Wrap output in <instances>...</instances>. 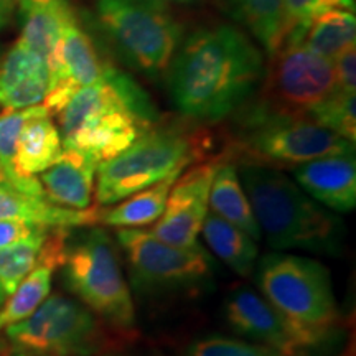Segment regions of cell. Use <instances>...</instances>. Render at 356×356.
<instances>
[{"label":"cell","instance_id":"3957f363","mask_svg":"<svg viewBox=\"0 0 356 356\" xmlns=\"http://www.w3.org/2000/svg\"><path fill=\"white\" fill-rule=\"evenodd\" d=\"M261 233L273 249H305L337 256L343 244L340 218L307 197L279 168L236 163Z\"/></svg>","mask_w":356,"mask_h":356},{"label":"cell","instance_id":"f546056e","mask_svg":"<svg viewBox=\"0 0 356 356\" xmlns=\"http://www.w3.org/2000/svg\"><path fill=\"white\" fill-rule=\"evenodd\" d=\"M186 356H280L264 345L225 335H208L191 341Z\"/></svg>","mask_w":356,"mask_h":356},{"label":"cell","instance_id":"277c9868","mask_svg":"<svg viewBox=\"0 0 356 356\" xmlns=\"http://www.w3.org/2000/svg\"><path fill=\"white\" fill-rule=\"evenodd\" d=\"M218 137L190 122H163L147 131L124 152L97 167V207L119 203L186 167L218 159Z\"/></svg>","mask_w":356,"mask_h":356},{"label":"cell","instance_id":"d4e9b609","mask_svg":"<svg viewBox=\"0 0 356 356\" xmlns=\"http://www.w3.org/2000/svg\"><path fill=\"white\" fill-rule=\"evenodd\" d=\"M55 267L40 264L19 284L0 307V332L10 325L24 322L47 300L51 291V279Z\"/></svg>","mask_w":356,"mask_h":356},{"label":"cell","instance_id":"1f68e13d","mask_svg":"<svg viewBox=\"0 0 356 356\" xmlns=\"http://www.w3.org/2000/svg\"><path fill=\"white\" fill-rule=\"evenodd\" d=\"M42 228V225H32V222L0 221V249L10 246L13 243L24 241Z\"/></svg>","mask_w":356,"mask_h":356},{"label":"cell","instance_id":"30bf717a","mask_svg":"<svg viewBox=\"0 0 356 356\" xmlns=\"http://www.w3.org/2000/svg\"><path fill=\"white\" fill-rule=\"evenodd\" d=\"M115 239L137 292L197 291L213 277L215 261L200 243L190 248L170 246L150 231L137 228H121Z\"/></svg>","mask_w":356,"mask_h":356},{"label":"cell","instance_id":"5bb4252c","mask_svg":"<svg viewBox=\"0 0 356 356\" xmlns=\"http://www.w3.org/2000/svg\"><path fill=\"white\" fill-rule=\"evenodd\" d=\"M292 177L315 202L333 211L356 207V160L353 155H328L291 168Z\"/></svg>","mask_w":356,"mask_h":356},{"label":"cell","instance_id":"ffe728a7","mask_svg":"<svg viewBox=\"0 0 356 356\" xmlns=\"http://www.w3.org/2000/svg\"><path fill=\"white\" fill-rule=\"evenodd\" d=\"M234 22L261 43L269 58L284 43V0H216Z\"/></svg>","mask_w":356,"mask_h":356},{"label":"cell","instance_id":"4316f807","mask_svg":"<svg viewBox=\"0 0 356 356\" xmlns=\"http://www.w3.org/2000/svg\"><path fill=\"white\" fill-rule=\"evenodd\" d=\"M26 109H3L0 113V167L13 190L33 195V197H43L37 177L22 178L15 170L17 139H19L20 129L26 118Z\"/></svg>","mask_w":356,"mask_h":356},{"label":"cell","instance_id":"7c38bea8","mask_svg":"<svg viewBox=\"0 0 356 356\" xmlns=\"http://www.w3.org/2000/svg\"><path fill=\"white\" fill-rule=\"evenodd\" d=\"M225 318L236 333L277 351L280 356H307L325 345L300 330L275 310L259 293L238 287L226 297Z\"/></svg>","mask_w":356,"mask_h":356},{"label":"cell","instance_id":"4fadbf2b","mask_svg":"<svg viewBox=\"0 0 356 356\" xmlns=\"http://www.w3.org/2000/svg\"><path fill=\"white\" fill-rule=\"evenodd\" d=\"M220 160H204L178 175L168 193L165 210L150 231L155 238L177 248H190L198 243Z\"/></svg>","mask_w":356,"mask_h":356},{"label":"cell","instance_id":"cb8c5ba5","mask_svg":"<svg viewBox=\"0 0 356 356\" xmlns=\"http://www.w3.org/2000/svg\"><path fill=\"white\" fill-rule=\"evenodd\" d=\"M177 178L178 175H172L149 188L137 191L109 210H102L101 207L99 222L114 228H140L152 225L165 210L168 193Z\"/></svg>","mask_w":356,"mask_h":356},{"label":"cell","instance_id":"8992f818","mask_svg":"<svg viewBox=\"0 0 356 356\" xmlns=\"http://www.w3.org/2000/svg\"><path fill=\"white\" fill-rule=\"evenodd\" d=\"M257 284L266 300L300 330L322 343L335 335L340 314L330 273L318 261L269 252L257 264Z\"/></svg>","mask_w":356,"mask_h":356},{"label":"cell","instance_id":"8fae6325","mask_svg":"<svg viewBox=\"0 0 356 356\" xmlns=\"http://www.w3.org/2000/svg\"><path fill=\"white\" fill-rule=\"evenodd\" d=\"M335 88L333 61L300 47H282L270 56L264 81L252 99L273 113L307 115Z\"/></svg>","mask_w":356,"mask_h":356},{"label":"cell","instance_id":"8d00e7d4","mask_svg":"<svg viewBox=\"0 0 356 356\" xmlns=\"http://www.w3.org/2000/svg\"><path fill=\"white\" fill-rule=\"evenodd\" d=\"M0 186H8V188H12L10 184H8L6 173H3V170H2V167H0Z\"/></svg>","mask_w":356,"mask_h":356},{"label":"cell","instance_id":"4dcf8cb0","mask_svg":"<svg viewBox=\"0 0 356 356\" xmlns=\"http://www.w3.org/2000/svg\"><path fill=\"white\" fill-rule=\"evenodd\" d=\"M333 68H335L337 89L340 91L355 92L356 84V51L355 47L341 53L340 56L333 60Z\"/></svg>","mask_w":356,"mask_h":356},{"label":"cell","instance_id":"f35d334b","mask_svg":"<svg viewBox=\"0 0 356 356\" xmlns=\"http://www.w3.org/2000/svg\"><path fill=\"white\" fill-rule=\"evenodd\" d=\"M0 58H2V51H0Z\"/></svg>","mask_w":356,"mask_h":356},{"label":"cell","instance_id":"83f0119b","mask_svg":"<svg viewBox=\"0 0 356 356\" xmlns=\"http://www.w3.org/2000/svg\"><path fill=\"white\" fill-rule=\"evenodd\" d=\"M307 118L353 144L356 142L355 92L335 88V91L315 106Z\"/></svg>","mask_w":356,"mask_h":356},{"label":"cell","instance_id":"836d02e7","mask_svg":"<svg viewBox=\"0 0 356 356\" xmlns=\"http://www.w3.org/2000/svg\"><path fill=\"white\" fill-rule=\"evenodd\" d=\"M0 356H51V355H43V353H35V351H25V350H15L3 343L0 340Z\"/></svg>","mask_w":356,"mask_h":356},{"label":"cell","instance_id":"52a82bcc","mask_svg":"<svg viewBox=\"0 0 356 356\" xmlns=\"http://www.w3.org/2000/svg\"><path fill=\"white\" fill-rule=\"evenodd\" d=\"M96 19L118 56L137 73L167 74L184 29L162 0H96Z\"/></svg>","mask_w":356,"mask_h":356},{"label":"cell","instance_id":"2e32d148","mask_svg":"<svg viewBox=\"0 0 356 356\" xmlns=\"http://www.w3.org/2000/svg\"><path fill=\"white\" fill-rule=\"evenodd\" d=\"M97 167L99 163L89 155L63 149L56 162L38 177L44 200L70 210L91 208Z\"/></svg>","mask_w":356,"mask_h":356},{"label":"cell","instance_id":"5b68a950","mask_svg":"<svg viewBox=\"0 0 356 356\" xmlns=\"http://www.w3.org/2000/svg\"><path fill=\"white\" fill-rule=\"evenodd\" d=\"M234 129L225 139L221 159L236 163H257L292 168L328 155H353V142L337 136L307 115L280 114L254 99L234 114Z\"/></svg>","mask_w":356,"mask_h":356},{"label":"cell","instance_id":"d590c367","mask_svg":"<svg viewBox=\"0 0 356 356\" xmlns=\"http://www.w3.org/2000/svg\"><path fill=\"white\" fill-rule=\"evenodd\" d=\"M102 356H140V355H136V353H126V348H121V350H115V351H111V353H106Z\"/></svg>","mask_w":356,"mask_h":356},{"label":"cell","instance_id":"9a60e30c","mask_svg":"<svg viewBox=\"0 0 356 356\" xmlns=\"http://www.w3.org/2000/svg\"><path fill=\"white\" fill-rule=\"evenodd\" d=\"M50 88V71L43 58L13 43L0 58V106L3 109H26L40 106Z\"/></svg>","mask_w":356,"mask_h":356},{"label":"cell","instance_id":"f1b7e54d","mask_svg":"<svg viewBox=\"0 0 356 356\" xmlns=\"http://www.w3.org/2000/svg\"><path fill=\"white\" fill-rule=\"evenodd\" d=\"M335 8L355 12V0H284L282 47L296 42L315 17Z\"/></svg>","mask_w":356,"mask_h":356},{"label":"cell","instance_id":"603a6c76","mask_svg":"<svg viewBox=\"0 0 356 356\" xmlns=\"http://www.w3.org/2000/svg\"><path fill=\"white\" fill-rule=\"evenodd\" d=\"M22 17L24 25L19 42L43 58L47 65L55 55L65 26L76 20V13L70 0H53L48 6L33 8Z\"/></svg>","mask_w":356,"mask_h":356},{"label":"cell","instance_id":"7402d4cb","mask_svg":"<svg viewBox=\"0 0 356 356\" xmlns=\"http://www.w3.org/2000/svg\"><path fill=\"white\" fill-rule=\"evenodd\" d=\"M202 234L208 248L236 274L248 277L254 273L259 249L251 236L215 213H208L204 218Z\"/></svg>","mask_w":356,"mask_h":356},{"label":"cell","instance_id":"d6a6232c","mask_svg":"<svg viewBox=\"0 0 356 356\" xmlns=\"http://www.w3.org/2000/svg\"><path fill=\"white\" fill-rule=\"evenodd\" d=\"M15 0H0V30L8 25L15 12Z\"/></svg>","mask_w":356,"mask_h":356},{"label":"cell","instance_id":"ac0fdd59","mask_svg":"<svg viewBox=\"0 0 356 356\" xmlns=\"http://www.w3.org/2000/svg\"><path fill=\"white\" fill-rule=\"evenodd\" d=\"M101 207L92 204L88 210H70L47 202L43 197L22 193L0 186V221H24L50 228H74L99 222Z\"/></svg>","mask_w":356,"mask_h":356},{"label":"cell","instance_id":"e575fe53","mask_svg":"<svg viewBox=\"0 0 356 356\" xmlns=\"http://www.w3.org/2000/svg\"><path fill=\"white\" fill-rule=\"evenodd\" d=\"M15 2L19 3L22 15H24V13L33 10V8L48 6V3L53 2V0H15Z\"/></svg>","mask_w":356,"mask_h":356},{"label":"cell","instance_id":"44dd1931","mask_svg":"<svg viewBox=\"0 0 356 356\" xmlns=\"http://www.w3.org/2000/svg\"><path fill=\"white\" fill-rule=\"evenodd\" d=\"M356 19L350 10H328L315 17L300 37L286 47H300L327 60L333 61L341 53L355 47Z\"/></svg>","mask_w":356,"mask_h":356},{"label":"cell","instance_id":"484cf974","mask_svg":"<svg viewBox=\"0 0 356 356\" xmlns=\"http://www.w3.org/2000/svg\"><path fill=\"white\" fill-rule=\"evenodd\" d=\"M50 226H43L42 229L24 239L13 243L10 246L0 249V284L7 296L19 287V284L29 275L35 267L42 264L44 241L50 233Z\"/></svg>","mask_w":356,"mask_h":356},{"label":"cell","instance_id":"7a4b0ae2","mask_svg":"<svg viewBox=\"0 0 356 356\" xmlns=\"http://www.w3.org/2000/svg\"><path fill=\"white\" fill-rule=\"evenodd\" d=\"M56 119L63 149L79 150L101 165L157 126L162 115L136 79L111 65L101 81L79 88Z\"/></svg>","mask_w":356,"mask_h":356},{"label":"cell","instance_id":"74e56055","mask_svg":"<svg viewBox=\"0 0 356 356\" xmlns=\"http://www.w3.org/2000/svg\"><path fill=\"white\" fill-rule=\"evenodd\" d=\"M7 292L3 291V287H2V284H0V307L3 305V302H6V299H7Z\"/></svg>","mask_w":356,"mask_h":356},{"label":"cell","instance_id":"d6986e66","mask_svg":"<svg viewBox=\"0 0 356 356\" xmlns=\"http://www.w3.org/2000/svg\"><path fill=\"white\" fill-rule=\"evenodd\" d=\"M208 203H210L211 211L215 215L244 231L254 241H259L262 238L261 228L257 225L256 216L252 213L251 204H249L246 191L243 190L241 180H239L238 170H236L233 162L220 160L211 181Z\"/></svg>","mask_w":356,"mask_h":356},{"label":"cell","instance_id":"6da1fadb","mask_svg":"<svg viewBox=\"0 0 356 356\" xmlns=\"http://www.w3.org/2000/svg\"><path fill=\"white\" fill-rule=\"evenodd\" d=\"M264 58L233 25H211L181 40L165 78L168 95L188 121L216 124L234 115L259 91Z\"/></svg>","mask_w":356,"mask_h":356},{"label":"cell","instance_id":"9c48e42d","mask_svg":"<svg viewBox=\"0 0 356 356\" xmlns=\"http://www.w3.org/2000/svg\"><path fill=\"white\" fill-rule=\"evenodd\" d=\"M61 267L66 286L83 305L114 330L132 340L137 338L132 293L118 246L108 231L89 229L73 246L66 248Z\"/></svg>","mask_w":356,"mask_h":356},{"label":"cell","instance_id":"ba28073f","mask_svg":"<svg viewBox=\"0 0 356 356\" xmlns=\"http://www.w3.org/2000/svg\"><path fill=\"white\" fill-rule=\"evenodd\" d=\"M3 332L2 341L10 348L51 356H102L132 340L63 293L47 297L29 318Z\"/></svg>","mask_w":356,"mask_h":356},{"label":"cell","instance_id":"e0dca14e","mask_svg":"<svg viewBox=\"0 0 356 356\" xmlns=\"http://www.w3.org/2000/svg\"><path fill=\"white\" fill-rule=\"evenodd\" d=\"M63 152L60 129L43 106L26 109L15 149V170L22 178H35L56 162Z\"/></svg>","mask_w":356,"mask_h":356}]
</instances>
